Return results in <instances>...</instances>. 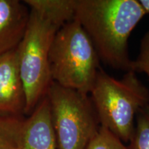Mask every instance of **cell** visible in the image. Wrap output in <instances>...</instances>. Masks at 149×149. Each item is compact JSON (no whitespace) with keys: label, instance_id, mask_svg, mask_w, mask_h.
<instances>
[{"label":"cell","instance_id":"cell-11","mask_svg":"<svg viewBox=\"0 0 149 149\" xmlns=\"http://www.w3.org/2000/svg\"><path fill=\"white\" fill-rule=\"evenodd\" d=\"M129 149H149V106L137 113Z\"/></svg>","mask_w":149,"mask_h":149},{"label":"cell","instance_id":"cell-12","mask_svg":"<svg viewBox=\"0 0 149 149\" xmlns=\"http://www.w3.org/2000/svg\"><path fill=\"white\" fill-rule=\"evenodd\" d=\"M86 149H129V148L109 130L100 126Z\"/></svg>","mask_w":149,"mask_h":149},{"label":"cell","instance_id":"cell-15","mask_svg":"<svg viewBox=\"0 0 149 149\" xmlns=\"http://www.w3.org/2000/svg\"></svg>","mask_w":149,"mask_h":149},{"label":"cell","instance_id":"cell-6","mask_svg":"<svg viewBox=\"0 0 149 149\" xmlns=\"http://www.w3.org/2000/svg\"><path fill=\"white\" fill-rule=\"evenodd\" d=\"M16 48L0 55V113L23 116L25 94Z\"/></svg>","mask_w":149,"mask_h":149},{"label":"cell","instance_id":"cell-7","mask_svg":"<svg viewBox=\"0 0 149 149\" xmlns=\"http://www.w3.org/2000/svg\"><path fill=\"white\" fill-rule=\"evenodd\" d=\"M22 148L57 149L46 95L29 117L24 118L22 130Z\"/></svg>","mask_w":149,"mask_h":149},{"label":"cell","instance_id":"cell-2","mask_svg":"<svg viewBox=\"0 0 149 149\" xmlns=\"http://www.w3.org/2000/svg\"><path fill=\"white\" fill-rule=\"evenodd\" d=\"M100 126L124 144L134 131L137 113L149 106V90L134 71L117 79L100 69L90 94Z\"/></svg>","mask_w":149,"mask_h":149},{"label":"cell","instance_id":"cell-3","mask_svg":"<svg viewBox=\"0 0 149 149\" xmlns=\"http://www.w3.org/2000/svg\"><path fill=\"white\" fill-rule=\"evenodd\" d=\"M100 60L90 38L77 20L64 24L56 33L49 53L54 82L89 95L100 69Z\"/></svg>","mask_w":149,"mask_h":149},{"label":"cell","instance_id":"cell-8","mask_svg":"<svg viewBox=\"0 0 149 149\" xmlns=\"http://www.w3.org/2000/svg\"><path fill=\"white\" fill-rule=\"evenodd\" d=\"M30 9L19 0H0V55L15 49L23 38Z\"/></svg>","mask_w":149,"mask_h":149},{"label":"cell","instance_id":"cell-4","mask_svg":"<svg viewBox=\"0 0 149 149\" xmlns=\"http://www.w3.org/2000/svg\"><path fill=\"white\" fill-rule=\"evenodd\" d=\"M60 29L35 10H30L26 29L17 47L19 70L25 94V115H30L45 97L53 81L49 53Z\"/></svg>","mask_w":149,"mask_h":149},{"label":"cell","instance_id":"cell-10","mask_svg":"<svg viewBox=\"0 0 149 149\" xmlns=\"http://www.w3.org/2000/svg\"><path fill=\"white\" fill-rule=\"evenodd\" d=\"M23 116L0 113V149H22Z\"/></svg>","mask_w":149,"mask_h":149},{"label":"cell","instance_id":"cell-13","mask_svg":"<svg viewBox=\"0 0 149 149\" xmlns=\"http://www.w3.org/2000/svg\"><path fill=\"white\" fill-rule=\"evenodd\" d=\"M132 70L135 72H145L149 77V31L141 41L139 55L133 61Z\"/></svg>","mask_w":149,"mask_h":149},{"label":"cell","instance_id":"cell-1","mask_svg":"<svg viewBox=\"0 0 149 149\" xmlns=\"http://www.w3.org/2000/svg\"><path fill=\"white\" fill-rule=\"evenodd\" d=\"M145 15L138 0H79L74 19L90 38L100 60L128 72L133 64L128 39Z\"/></svg>","mask_w":149,"mask_h":149},{"label":"cell","instance_id":"cell-9","mask_svg":"<svg viewBox=\"0 0 149 149\" xmlns=\"http://www.w3.org/2000/svg\"><path fill=\"white\" fill-rule=\"evenodd\" d=\"M79 0H25L30 10H35L61 28L74 19Z\"/></svg>","mask_w":149,"mask_h":149},{"label":"cell","instance_id":"cell-5","mask_svg":"<svg viewBox=\"0 0 149 149\" xmlns=\"http://www.w3.org/2000/svg\"><path fill=\"white\" fill-rule=\"evenodd\" d=\"M46 97L57 149H86L100 127L89 95L52 81Z\"/></svg>","mask_w":149,"mask_h":149},{"label":"cell","instance_id":"cell-14","mask_svg":"<svg viewBox=\"0 0 149 149\" xmlns=\"http://www.w3.org/2000/svg\"><path fill=\"white\" fill-rule=\"evenodd\" d=\"M138 2L145 14H149V0H138Z\"/></svg>","mask_w":149,"mask_h":149}]
</instances>
